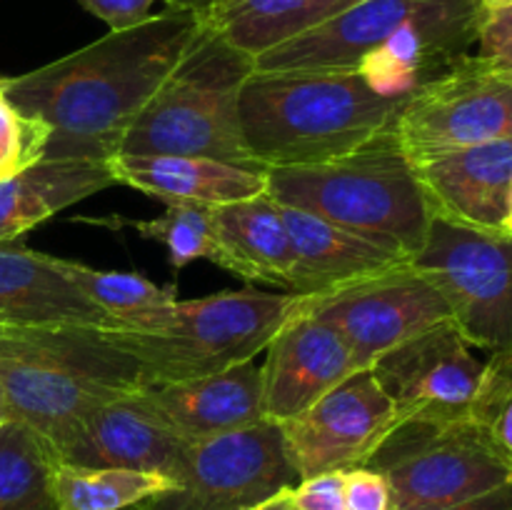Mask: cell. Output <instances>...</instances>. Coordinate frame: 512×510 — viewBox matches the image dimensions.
I'll list each match as a JSON object with an SVG mask.
<instances>
[{
    "label": "cell",
    "mask_w": 512,
    "mask_h": 510,
    "mask_svg": "<svg viewBox=\"0 0 512 510\" xmlns=\"http://www.w3.org/2000/svg\"><path fill=\"white\" fill-rule=\"evenodd\" d=\"M200 33L193 5L168 3L133 28L110 30L43 68L0 78V93L48 128L43 158L110 160Z\"/></svg>",
    "instance_id": "1"
},
{
    "label": "cell",
    "mask_w": 512,
    "mask_h": 510,
    "mask_svg": "<svg viewBox=\"0 0 512 510\" xmlns=\"http://www.w3.org/2000/svg\"><path fill=\"white\" fill-rule=\"evenodd\" d=\"M408 98L358 73H258L240 88V138L260 170L343 158L388 133Z\"/></svg>",
    "instance_id": "2"
},
{
    "label": "cell",
    "mask_w": 512,
    "mask_h": 510,
    "mask_svg": "<svg viewBox=\"0 0 512 510\" xmlns=\"http://www.w3.org/2000/svg\"><path fill=\"white\" fill-rule=\"evenodd\" d=\"M298 295L245 288L198 300H173L103 325L148 383L200 378L263 353L293 315Z\"/></svg>",
    "instance_id": "3"
},
{
    "label": "cell",
    "mask_w": 512,
    "mask_h": 510,
    "mask_svg": "<svg viewBox=\"0 0 512 510\" xmlns=\"http://www.w3.org/2000/svg\"><path fill=\"white\" fill-rule=\"evenodd\" d=\"M265 178V193L275 203L395 245L410 258L423 248L433 220L413 163L395 140L393 128L343 158L298 168H270Z\"/></svg>",
    "instance_id": "4"
},
{
    "label": "cell",
    "mask_w": 512,
    "mask_h": 510,
    "mask_svg": "<svg viewBox=\"0 0 512 510\" xmlns=\"http://www.w3.org/2000/svg\"><path fill=\"white\" fill-rule=\"evenodd\" d=\"M255 58L203 33L125 133L118 155H198L265 173L240 138L238 98Z\"/></svg>",
    "instance_id": "5"
},
{
    "label": "cell",
    "mask_w": 512,
    "mask_h": 510,
    "mask_svg": "<svg viewBox=\"0 0 512 510\" xmlns=\"http://www.w3.org/2000/svg\"><path fill=\"white\" fill-rule=\"evenodd\" d=\"M365 465L388 480L390 510H440L512 483V468L473 420H405Z\"/></svg>",
    "instance_id": "6"
},
{
    "label": "cell",
    "mask_w": 512,
    "mask_h": 510,
    "mask_svg": "<svg viewBox=\"0 0 512 510\" xmlns=\"http://www.w3.org/2000/svg\"><path fill=\"white\" fill-rule=\"evenodd\" d=\"M410 263L440 290L453 325L473 348H512V235L430 220Z\"/></svg>",
    "instance_id": "7"
},
{
    "label": "cell",
    "mask_w": 512,
    "mask_h": 510,
    "mask_svg": "<svg viewBox=\"0 0 512 510\" xmlns=\"http://www.w3.org/2000/svg\"><path fill=\"white\" fill-rule=\"evenodd\" d=\"M393 135L410 163L512 138V75L490 70L468 55L408 95Z\"/></svg>",
    "instance_id": "8"
},
{
    "label": "cell",
    "mask_w": 512,
    "mask_h": 510,
    "mask_svg": "<svg viewBox=\"0 0 512 510\" xmlns=\"http://www.w3.org/2000/svg\"><path fill=\"white\" fill-rule=\"evenodd\" d=\"M298 310L338 330L360 370L370 368L405 340L453 323L440 290L413 263L328 293L298 295Z\"/></svg>",
    "instance_id": "9"
},
{
    "label": "cell",
    "mask_w": 512,
    "mask_h": 510,
    "mask_svg": "<svg viewBox=\"0 0 512 510\" xmlns=\"http://www.w3.org/2000/svg\"><path fill=\"white\" fill-rule=\"evenodd\" d=\"M370 370L398 423H460L470 420L485 363L453 323H443L388 350Z\"/></svg>",
    "instance_id": "10"
},
{
    "label": "cell",
    "mask_w": 512,
    "mask_h": 510,
    "mask_svg": "<svg viewBox=\"0 0 512 510\" xmlns=\"http://www.w3.org/2000/svg\"><path fill=\"white\" fill-rule=\"evenodd\" d=\"M278 425L303 480L368 463L398 425V415L373 370L365 368L348 375L308 410Z\"/></svg>",
    "instance_id": "11"
},
{
    "label": "cell",
    "mask_w": 512,
    "mask_h": 510,
    "mask_svg": "<svg viewBox=\"0 0 512 510\" xmlns=\"http://www.w3.org/2000/svg\"><path fill=\"white\" fill-rule=\"evenodd\" d=\"M450 0H363L255 58L258 73H355Z\"/></svg>",
    "instance_id": "12"
},
{
    "label": "cell",
    "mask_w": 512,
    "mask_h": 510,
    "mask_svg": "<svg viewBox=\"0 0 512 510\" xmlns=\"http://www.w3.org/2000/svg\"><path fill=\"white\" fill-rule=\"evenodd\" d=\"M188 450L190 443L160 423L135 390L95 405L50 455L75 468H128L178 480Z\"/></svg>",
    "instance_id": "13"
},
{
    "label": "cell",
    "mask_w": 512,
    "mask_h": 510,
    "mask_svg": "<svg viewBox=\"0 0 512 510\" xmlns=\"http://www.w3.org/2000/svg\"><path fill=\"white\" fill-rule=\"evenodd\" d=\"M413 170L430 218L483 233H508L512 138L415 160Z\"/></svg>",
    "instance_id": "14"
},
{
    "label": "cell",
    "mask_w": 512,
    "mask_h": 510,
    "mask_svg": "<svg viewBox=\"0 0 512 510\" xmlns=\"http://www.w3.org/2000/svg\"><path fill=\"white\" fill-rule=\"evenodd\" d=\"M265 353L260 365L263 413L273 423L300 415L360 370L343 335L315 315L298 310V303Z\"/></svg>",
    "instance_id": "15"
},
{
    "label": "cell",
    "mask_w": 512,
    "mask_h": 510,
    "mask_svg": "<svg viewBox=\"0 0 512 510\" xmlns=\"http://www.w3.org/2000/svg\"><path fill=\"white\" fill-rule=\"evenodd\" d=\"M138 398L190 445L265 420L263 375L255 358L200 378L148 383L138 390Z\"/></svg>",
    "instance_id": "16"
},
{
    "label": "cell",
    "mask_w": 512,
    "mask_h": 510,
    "mask_svg": "<svg viewBox=\"0 0 512 510\" xmlns=\"http://www.w3.org/2000/svg\"><path fill=\"white\" fill-rule=\"evenodd\" d=\"M295 250L290 290L295 295H318L363 280L368 275L408 265L410 255L395 245L338 228L328 220L298 208L280 205Z\"/></svg>",
    "instance_id": "17"
},
{
    "label": "cell",
    "mask_w": 512,
    "mask_h": 510,
    "mask_svg": "<svg viewBox=\"0 0 512 510\" xmlns=\"http://www.w3.org/2000/svg\"><path fill=\"white\" fill-rule=\"evenodd\" d=\"M210 230L208 260L248 283L290 290L293 240L283 208L268 193L210 208Z\"/></svg>",
    "instance_id": "18"
},
{
    "label": "cell",
    "mask_w": 512,
    "mask_h": 510,
    "mask_svg": "<svg viewBox=\"0 0 512 510\" xmlns=\"http://www.w3.org/2000/svg\"><path fill=\"white\" fill-rule=\"evenodd\" d=\"M108 163L115 183L130 185L163 203L215 208L268 190L265 173L198 155H113Z\"/></svg>",
    "instance_id": "19"
},
{
    "label": "cell",
    "mask_w": 512,
    "mask_h": 510,
    "mask_svg": "<svg viewBox=\"0 0 512 510\" xmlns=\"http://www.w3.org/2000/svg\"><path fill=\"white\" fill-rule=\"evenodd\" d=\"M0 383L10 420L33 430L48 450H53L95 405L118 398L68 370L20 358H0Z\"/></svg>",
    "instance_id": "20"
},
{
    "label": "cell",
    "mask_w": 512,
    "mask_h": 510,
    "mask_svg": "<svg viewBox=\"0 0 512 510\" xmlns=\"http://www.w3.org/2000/svg\"><path fill=\"white\" fill-rule=\"evenodd\" d=\"M48 323L110 325L113 320L65 280L48 253L0 243V325Z\"/></svg>",
    "instance_id": "21"
},
{
    "label": "cell",
    "mask_w": 512,
    "mask_h": 510,
    "mask_svg": "<svg viewBox=\"0 0 512 510\" xmlns=\"http://www.w3.org/2000/svg\"><path fill=\"white\" fill-rule=\"evenodd\" d=\"M115 185L108 160L38 158L0 178V243Z\"/></svg>",
    "instance_id": "22"
},
{
    "label": "cell",
    "mask_w": 512,
    "mask_h": 510,
    "mask_svg": "<svg viewBox=\"0 0 512 510\" xmlns=\"http://www.w3.org/2000/svg\"><path fill=\"white\" fill-rule=\"evenodd\" d=\"M358 3L363 0H198L193 8L210 33L258 58Z\"/></svg>",
    "instance_id": "23"
},
{
    "label": "cell",
    "mask_w": 512,
    "mask_h": 510,
    "mask_svg": "<svg viewBox=\"0 0 512 510\" xmlns=\"http://www.w3.org/2000/svg\"><path fill=\"white\" fill-rule=\"evenodd\" d=\"M175 485L178 480L145 470L53 463V490L60 510H128Z\"/></svg>",
    "instance_id": "24"
},
{
    "label": "cell",
    "mask_w": 512,
    "mask_h": 510,
    "mask_svg": "<svg viewBox=\"0 0 512 510\" xmlns=\"http://www.w3.org/2000/svg\"><path fill=\"white\" fill-rule=\"evenodd\" d=\"M53 455L25 425H0V510H60Z\"/></svg>",
    "instance_id": "25"
},
{
    "label": "cell",
    "mask_w": 512,
    "mask_h": 510,
    "mask_svg": "<svg viewBox=\"0 0 512 510\" xmlns=\"http://www.w3.org/2000/svg\"><path fill=\"white\" fill-rule=\"evenodd\" d=\"M55 268L65 275V280L75 285L95 308L103 310L110 320L128 318L133 313L160 308L173 303V285H155L138 273H118V270H98L75 260L55 258L50 255Z\"/></svg>",
    "instance_id": "26"
},
{
    "label": "cell",
    "mask_w": 512,
    "mask_h": 510,
    "mask_svg": "<svg viewBox=\"0 0 512 510\" xmlns=\"http://www.w3.org/2000/svg\"><path fill=\"white\" fill-rule=\"evenodd\" d=\"M98 225L108 228H133L143 238L158 240L168 248L170 265L175 270L185 268L193 260H208L210 253V208L195 203H168V210L160 218L150 220H128L113 215L100 218Z\"/></svg>",
    "instance_id": "27"
},
{
    "label": "cell",
    "mask_w": 512,
    "mask_h": 510,
    "mask_svg": "<svg viewBox=\"0 0 512 510\" xmlns=\"http://www.w3.org/2000/svg\"><path fill=\"white\" fill-rule=\"evenodd\" d=\"M470 420L512 468V348L498 350L485 363Z\"/></svg>",
    "instance_id": "28"
},
{
    "label": "cell",
    "mask_w": 512,
    "mask_h": 510,
    "mask_svg": "<svg viewBox=\"0 0 512 510\" xmlns=\"http://www.w3.org/2000/svg\"><path fill=\"white\" fill-rule=\"evenodd\" d=\"M48 135V128L40 120L20 115L0 93V178L43 158Z\"/></svg>",
    "instance_id": "29"
},
{
    "label": "cell",
    "mask_w": 512,
    "mask_h": 510,
    "mask_svg": "<svg viewBox=\"0 0 512 510\" xmlns=\"http://www.w3.org/2000/svg\"><path fill=\"white\" fill-rule=\"evenodd\" d=\"M475 58L490 70L512 75V3L485 8Z\"/></svg>",
    "instance_id": "30"
},
{
    "label": "cell",
    "mask_w": 512,
    "mask_h": 510,
    "mask_svg": "<svg viewBox=\"0 0 512 510\" xmlns=\"http://www.w3.org/2000/svg\"><path fill=\"white\" fill-rule=\"evenodd\" d=\"M290 495L295 510H345V470L303 478Z\"/></svg>",
    "instance_id": "31"
},
{
    "label": "cell",
    "mask_w": 512,
    "mask_h": 510,
    "mask_svg": "<svg viewBox=\"0 0 512 510\" xmlns=\"http://www.w3.org/2000/svg\"><path fill=\"white\" fill-rule=\"evenodd\" d=\"M390 485L378 470L360 465L345 470V510H390Z\"/></svg>",
    "instance_id": "32"
},
{
    "label": "cell",
    "mask_w": 512,
    "mask_h": 510,
    "mask_svg": "<svg viewBox=\"0 0 512 510\" xmlns=\"http://www.w3.org/2000/svg\"><path fill=\"white\" fill-rule=\"evenodd\" d=\"M85 10L108 23L110 30H125L153 15L158 0H80Z\"/></svg>",
    "instance_id": "33"
},
{
    "label": "cell",
    "mask_w": 512,
    "mask_h": 510,
    "mask_svg": "<svg viewBox=\"0 0 512 510\" xmlns=\"http://www.w3.org/2000/svg\"><path fill=\"white\" fill-rule=\"evenodd\" d=\"M440 510H512V483H505L500 488L488 490V493L475 495V498Z\"/></svg>",
    "instance_id": "34"
},
{
    "label": "cell",
    "mask_w": 512,
    "mask_h": 510,
    "mask_svg": "<svg viewBox=\"0 0 512 510\" xmlns=\"http://www.w3.org/2000/svg\"><path fill=\"white\" fill-rule=\"evenodd\" d=\"M10 415H8V403H5V393H3V383H0V425L8 423Z\"/></svg>",
    "instance_id": "35"
},
{
    "label": "cell",
    "mask_w": 512,
    "mask_h": 510,
    "mask_svg": "<svg viewBox=\"0 0 512 510\" xmlns=\"http://www.w3.org/2000/svg\"><path fill=\"white\" fill-rule=\"evenodd\" d=\"M505 3H512V0H483L485 8H498V5H505Z\"/></svg>",
    "instance_id": "36"
},
{
    "label": "cell",
    "mask_w": 512,
    "mask_h": 510,
    "mask_svg": "<svg viewBox=\"0 0 512 510\" xmlns=\"http://www.w3.org/2000/svg\"><path fill=\"white\" fill-rule=\"evenodd\" d=\"M168 3H183V5H193V3H198V0H168Z\"/></svg>",
    "instance_id": "37"
},
{
    "label": "cell",
    "mask_w": 512,
    "mask_h": 510,
    "mask_svg": "<svg viewBox=\"0 0 512 510\" xmlns=\"http://www.w3.org/2000/svg\"><path fill=\"white\" fill-rule=\"evenodd\" d=\"M508 233L512 235V205H510V218H508Z\"/></svg>",
    "instance_id": "38"
}]
</instances>
